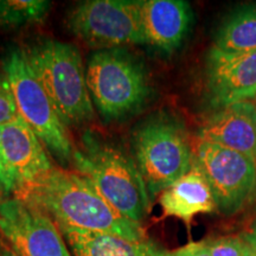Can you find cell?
I'll return each mask as SVG.
<instances>
[{"label":"cell","instance_id":"cell-1","mask_svg":"<svg viewBox=\"0 0 256 256\" xmlns=\"http://www.w3.org/2000/svg\"><path fill=\"white\" fill-rule=\"evenodd\" d=\"M12 197L37 206L60 226L113 234L130 241L147 238L142 224L120 215L75 170L54 166L16 190Z\"/></svg>","mask_w":256,"mask_h":256},{"label":"cell","instance_id":"cell-2","mask_svg":"<svg viewBox=\"0 0 256 256\" xmlns=\"http://www.w3.org/2000/svg\"><path fill=\"white\" fill-rule=\"evenodd\" d=\"M72 166L120 215L142 224L151 198L136 160L122 147L94 130H86L74 151Z\"/></svg>","mask_w":256,"mask_h":256},{"label":"cell","instance_id":"cell-3","mask_svg":"<svg viewBox=\"0 0 256 256\" xmlns=\"http://www.w3.org/2000/svg\"><path fill=\"white\" fill-rule=\"evenodd\" d=\"M130 145L151 200L186 174L194 162L184 121L168 110L140 121L130 134Z\"/></svg>","mask_w":256,"mask_h":256},{"label":"cell","instance_id":"cell-4","mask_svg":"<svg viewBox=\"0 0 256 256\" xmlns=\"http://www.w3.org/2000/svg\"><path fill=\"white\" fill-rule=\"evenodd\" d=\"M86 78L94 108L106 122L136 115L151 98L145 64L127 48L94 51L88 58Z\"/></svg>","mask_w":256,"mask_h":256},{"label":"cell","instance_id":"cell-5","mask_svg":"<svg viewBox=\"0 0 256 256\" xmlns=\"http://www.w3.org/2000/svg\"><path fill=\"white\" fill-rule=\"evenodd\" d=\"M25 52L64 124L80 127L92 122L94 104L78 48L56 40H42L31 44Z\"/></svg>","mask_w":256,"mask_h":256},{"label":"cell","instance_id":"cell-6","mask_svg":"<svg viewBox=\"0 0 256 256\" xmlns=\"http://www.w3.org/2000/svg\"><path fill=\"white\" fill-rule=\"evenodd\" d=\"M18 113L62 166L72 165L74 145L66 126L32 72L25 49L11 46L2 60Z\"/></svg>","mask_w":256,"mask_h":256},{"label":"cell","instance_id":"cell-7","mask_svg":"<svg viewBox=\"0 0 256 256\" xmlns=\"http://www.w3.org/2000/svg\"><path fill=\"white\" fill-rule=\"evenodd\" d=\"M66 25L95 51L145 44L139 0L81 2L69 11Z\"/></svg>","mask_w":256,"mask_h":256},{"label":"cell","instance_id":"cell-8","mask_svg":"<svg viewBox=\"0 0 256 256\" xmlns=\"http://www.w3.org/2000/svg\"><path fill=\"white\" fill-rule=\"evenodd\" d=\"M194 160L206 176L217 212L234 216L244 209L256 192V162L226 147L198 140Z\"/></svg>","mask_w":256,"mask_h":256},{"label":"cell","instance_id":"cell-9","mask_svg":"<svg viewBox=\"0 0 256 256\" xmlns=\"http://www.w3.org/2000/svg\"><path fill=\"white\" fill-rule=\"evenodd\" d=\"M0 235L17 256H72L55 220L16 197L0 198Z\"/></svg>","mask_w":256,"mask_h":256},{"label":"cell","instance_id":"cell-10","mask_svg":"<svg viewBox=\"0 0 256 256\" xmlns=\"http://www.w3.org/2000/svg\"><path fill=\"white\" fill-rule=\"evenodd\" d=\"M206 90L215 110L256 98V51L226 54L211 46L206 57Z\"/></svg>","mask_w":256,"mask_h":256},{"label":"cell","instance_id":"cell-11","mask_svg":"<svg viewBox=\"0 0 256 256\" xmlns=\"http://www.w3.org/2000/svg\"><path fill=\"white\" fill-rule=\"evenodd\" d=\"M0 128L2 156L14 182V194L16 190L46 174L54 165L43 142L20 115Z\"/></svg>","mask_w":256,"mask_h":256},{"label":"cell","instance_id":"cell-12","mask_svg":"<svg viewBox=\"0 0 256 256\" xmlns=\"http://www.w3.org/2000/svg\"><path fill=\"white\" fill-rule=\"evenodd\" d=\"M198 139L241 153L256 162V102L241 101L214 112Z\"/></svg>","mask_w":256,"mask_h":256},{"label":"cell","instance_id":"cell-13","mask_svg":"<svg viewBox=\"0 0 256 256\" xmlns=\"http://www.w3.org/2000/svg\"><path fill=\"white\" fill-rule=\"evenodd\" d=\"M139 8L146 46L166 55L178 50L191 26L190 5L182 0H139Z\"/></svg>","mask_w":256,"mask_h":256},{"label":"cell","instance_id":"cell-14","mask_svg":"<svg viewBox=\"0 0 256 256\" xmlns=\"http://www.w3.org/2000/svg\"><path fill=\"white\" fill-rule=\"evenodd\" d=\"M159 204L164 216L183 220L188 228L197 215L217 211L212 191L196 160L186 174L159 194Z\"/></svg>","mask_w":256,"mask_h":256},{"label":"cell","instance_id":"cell-15","mask_svg":"<svg viewBox=\"0 0 256 256\" xmlns=\"http://www.w3.org/2000/svg\"><path fill=\"white\" fill-rule=\"evenodd\" d=\"M57 226L72 256H165L166 252L148 238L142 241H130L113 234Z\"/></svg>","mask_w":256,"mask_h":256},{"label":"cell","instance_id":"cell-16","mask_svg":"<svg viewBox=\"0 0 256 256\" xmlns=\"http://www.w3.org/2000/svg\"><path fill=\"white\" fill-rule=\"evenodd\" d=\"M212 46L226 54L256 51V2L238 6L223 18Z\"/></svg>","mask_w":256,"mask_h":256},{"label":"cell","instance_id":"cell-17","mask_svg":"<svg viewBox=\"0 0 256 256\" xmlns=\"http://www.w3.org/2000/svg\"><path fill=\"white\" fill-rule=\"evenodd\" d=\"M51 2L0 0V30H17L46 20Z\"/></svg>","mask_w":256,"mask_h":256},{"label":"cell","instance_id":"cell-18","mask_svg":"<svg viewBox=\"0 0 256 256\" xmlns=\"http://www.w3.org/2000/svg\"><path fill=\"white\" fill-rule=\"evenodd\" d=\"M211 256H248V246L242 235H226L206 240Z\"/></svg>","mask_w":256,"mask_h":256},{"label":"cell","instance_id":"cell-19","mask_svg":"<svg viewBox=\"0 0 256 256\" xmlns=\"http://www.w3.org/2000/svg\"><path fill=\"white\" fill-rule=\"evenodd\" d=\"M18 115L14 92L5 76L0 75V127L14 121Z\"/></svg>","mask_w":256,"mask_h":256},{"label":"cell","instance_id":"cell-20","mask_svg":"<svg viewBox=\"0 0 256 256\" xmlns=\"http://www.w3.org/2000/svg\"><path fill=\"white\" fill-rule=\"evenodd\" d=\"M165 256H211L206 241L190 242L174 250L166 252Z\"/></svg>","mask_w":256,"mask_h":256},{"label":"cell","instance_id":"cell-21","mask_svg":"<svg viewBox=\"0 0 256 256\" xmlns=\"http://www.w3.org/2000/svg\"><path fill=\"white\" fill-rule=\"evenodd\" d=\"M14 182L5 164L2 148V128H0V198L12 197L14 194Z\"/></svg>","mask_w":256,"mask_h":256},{"label":"cell","instance_id":"cell-22","mask_svg":"<svg viewBox=\"0 0 256 256\" xmlns=\"http://www.w3.org/2000/svg\"><path fill=\"white\" fill-rule=\"evenodd\" d=\"M248 246V256H256V232H247L241 234Z\"/></svg>","mask_w":256,"mask_h":256},{"label":"cell","instance_id":"cell-23","mask_svg":"<svg viewBox=\"0 0 256 256\" xmlns=\"http://www.w3.org/2000/svg\"><path fill=\"white\" fill-rule=\"evenodd\" d=\"M0 256H17L8 247L0 246Z\"/></svg>","mask_w":256,"mask_h":256},{"label":"cell","instance_id":"cell-24","mask_svg":"<svg viewBox=\"0 0 256 256\" xmlns=\"http://www.w3.org/2000/svg\"><path fill=\"white\" fill-rule=\"evenodd\" d=\"M248 230H250V232H256V217L252 220V222L250 223V226H249Z\"/></svg>","mask_w":256,"mask_h":256},{"label":"cell","instance_id":"cell-25","mask_svg":"<svg viewBox=\"0 0 256 256\" xmlns=\"http://www.w3.org/2000/svg\"><path fill=\"white\" fill-rule=\"evenodd\" d=\"M2 235H0V246H2Z\"/></svg>","mask_w":256,"mask_h":256}]
</instances>
